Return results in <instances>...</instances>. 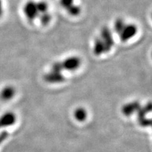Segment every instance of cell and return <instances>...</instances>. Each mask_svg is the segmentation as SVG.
Segmentation results:
<instances>
[{"label": "cell", "mask_w": 152, "mask_h": 152, "mask_svg": "<svg viewBox=\"0 0 152 152\" xmlns=\"http://www.w3.org/2000/svg\"><path fill=\"white\" fill-rule=\"evenodd\" d=\"M140 107L138 102H133L125 104L122 108V112L126 115H130L135 112H137Z\"/></svg>", "instance_id": "cell-10"}, {"label": "cell", "mask_w": 152, "mask_h": 152, "mask_svg": "<svg viewBox=\"0 0 152 152\" xmlns=\"http://www.w3.org/2000/svg\"><path fill=\"white\" fill-rule=\"evenodd\" d=\"M64 70L66 71H75L81 65V60L79 56H70L61 61Z\"/></svg>", "instance_id": "cell-3"}, {"label": "cell", "mask_w": 152, "mask_h": 152, "mask_svg": "<svg viewBox=\"0 0 152 152\" xmlns=\"http://www.w3.org/2000/svg\"><path fill=\"white\" fill-rule=\"evenodd\" d=\"M8 132L7 131L3 132L1 134H0V143H1V142L3 141H4V140H5L7 137H8Z\"/></svg>", "instance_id": "cell-18"}, {"label": "cell", "mask_w": 152, "mask_h": 152, "mask_svg": "<svg viewBox=\"0 0 152 152\" xmlns=\"http://www.w3.org/2000/svg\"><path fill=\"white\" fill-rule=\"evenodd\" d=\"M74 117L79 121H84L87 117V112L83 108H78L74 112Z\"/></svg>", "instance_id": "cell-13"}, {"label": "cell", "mask_w": 152, "mask_h": 152, "mask_svg": "<svg viewBox=\"0 0 152 152\" xmlns=\"http://www.w3.org/2000/svg\"><path fill=\"white\" fill-rule=\"evenodd\" d=\"M151 103H149L145 107L142 108L141 107L140 108V109L137 110V113H138V118H139V122H140L142 126H148L150 125L151 122L150 121H148L145 118L146 114L151 112Z\"/></svg>", "instance_id": "cell-6"}, {"label": "cell", "mask_w": 152, "mask_h": 152, "mask_svg": "<svg viewBox=\"0 0 152 152\" xmlns=\"http://www.w3.org/2000/svg\"><path fill=\"white\" fill-rule=\"evenodd\" d=\"M65 10L68 12L69 15L72 17H77L81 13V8L77 4H75L74 3L67 9H66Z\"/></svg>", "instance_id": "cell-12"}, {"label": "cell", "mask_w": 152, "mask_h": 152, "mask_svg": "<svg viewBox=\"0 0 152 152\" xmlns=\"http://www.w3.org/2000/svg\"><path fill=\"white\" fill-rule=\"evenodd\" d=\"M3 13V6L2 0H0V18L1 17Z\"/></svg>", "instance_id": "cell-19"}, {"label": "cell", "mask_w": 152, "mask_h": 152, "mask_svg": "<svg viewBox=\"0 0 152 152\" xmlns=\"http://www.w3.org/2000/svg\"><path fill=\"white\" fill-rule=\"evenodd\" d=\"M126 23L122 18H118L116 19L115 22H114V26H113L114 31H115V32H117L118 34H119L120 32L122 31L124 27V26H126Z\"/></svg>", "instance_id": "cell-14"}, {"label": "cell", "mask_w": 152, "mask_h": 152, "mask_svg": "<svg viewBox=\"0 0 152 152\" xmlns=\"http://www.w3.org/2000/svg\"><path fill=\"white\" fill-rule=\"evenodd\" d=\"M15 94V89L12 86H7L4 87L1 93H0V97L4 101H8L12 99Z\"/></svg>", "instance_id": "cell-9"}, {"label": "cell", "mask_w": 152, "mask_h": 152, "mask_svg": "<svg viewBox=\"0 0 152 152\" xmlns=\"http://www.w3.org/2000/svg\"><path fill=\"white\" fill-rule=\"evenodd\" d=\"M93 53L97 56H100L103 53H106L105 46L100 37H98L94 41L93 45Z\"/></svg>", "instance_id": "cell-7"}, {"label": "cell", "mask_w": 152, "mask_h": 152, "mask_svg": "<svg viewBox=\"0 0 152 152\" xmlns=\"http://www.w3.org/2000/svg\"><path fill=\"white\" fill-rule=\"evenodd\" d=\"M15 121L16 117L14 113L12 112L4 113L0 117V127L12 126L15 122Z\"/></svg>", "instance_id": "cell-8"}, {"label": "cell", "mask_w": 152, "mask_h": 152, "mask_svg": "<svg viewBox=\"0 0 152 152\" xmlns=\"http://www.w3.org/2000/svg\"><path fill=\"white\" fill-rule=\"evenodd\" d=\"M43 78L46 83L50 84H60L65 80V77L62 72L51 70L44 75Z\"/></svg>", "instance_id": "cell-5"}, {"label": "cell", "mask_w": 152, "mask_h": 152, "mask_svg": "<svg viewBox=\"0 0 152 152\" xmlns=\"http://www.w3.org/2000/svg\"><path fill=\"white\" fill-rule=\"evenodd\" d=\"M51 70L56 71V72H62L64 69L62 66V64H61V61H55L51 65Z\"/></svg>", "instance_id": "cell-16"}, {"label": "cell", "mask_w": 152, "mask_h": 152, "mask_svg": "<svg viewBox=\"0 0 152 152\" xmlns=\"http://www.w3.org/2000/svg\"><path fill=\"white\" fill-rule=\"evenodd\" d=\"M100 37L105 46L106 53H108L113 48L115 44L114 38L111 30L108 27H103L100 32Z\"/></svg>", "instance_id": "cell-1"}, {"label": "cell", "mask_w": 152, "mask_h": 152, "mask_svg": "<svg viewBox=\"0 0 152 152\" xmlns=\"http://www.w3.org/2000/svg\"><path fill=\"white\" fill-rule=\"evenodd\" d=\"M37 18H39L41 25L47 26L48 24H49L50 22H51L52 16L48 12H46L45 13H39Z\"/></svg>", "instance_id": "cell-11"}, {"label": "cell", "mask_w": 152, "mask_h": 152, "mask_svg": "<svg viewBox=\"0 0 152 152\" xmlns=\"http://www.w3.org/2000/svg\"><path fill=\"white\" fill-rule=\"evenodd\" d=\"M23 12L26 18L29 21H34L39 15V12L37 11L36 2L32 0H30L26 2L23 8Z\"/></svg>", "instance_id": "cell-2"}, {"label": "cell", "mask_w": 152, "mask_h": 152, "mask_svg": "<svg viewBox=\"0 0 152 152\" xmlns=\"http://www.w3.org/2000/svg\"><path fill=\"white\" fill-rule=\"evenodd\" d=\"M74 3V0H60V4L61 7L65 10L67 9L69 7Z\"/></svg>", "instance_id": "cell-17"}, {"label": "cell", "mask_w": 152, "mask_h": 152, "mask_svg": "<svg viewBox=\"0 0 152 152\" xmlns=\"http://www.w3.org/2000/svg\"><path fill=\"white\" fill-rule=\"evenodd\" d=\"M36 6L39 14L48 12L49 5L45 1H39L36 2Z\"/></svg>", "instance_id": "cell-15"}, {"label": "cell", "mask_w": 152, "mask_h": 152, "mask_svg": "<svg viewBox=\"0 0 152 152\" xmlns=\"http://www.w3.org/2000/svg\"><path fill=\"white\" fill-rule=\"evenodd\" d=\"M137 32V28L135 24L126 23L122 31L120 32L119 37L122 42H126L134 37Z\"/></svg>", "instance_id": "cell-4"}]
</instances>
